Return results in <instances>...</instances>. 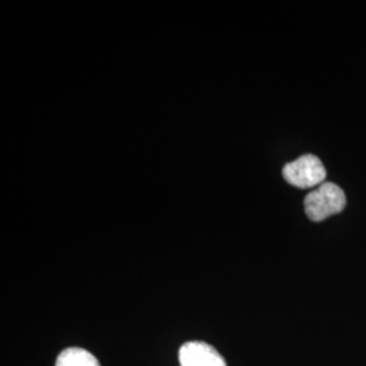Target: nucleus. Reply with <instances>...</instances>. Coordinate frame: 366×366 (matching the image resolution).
<instances>
[{"mask_svg":"<svg viewBox=\"0 0 366 366\" xmlns=\"http://www.w3.org/2000/svg\"><path fill=\"white\" fill-rule=\"evenodd\" d=\"M346 207V196L338 184L325 182L304 199V208L310 220L323 222L338 214Z\"/></svg>","mask_w":366,"mask_h":366,"instance_id":"f257e3e1","label":"nucleus"},{"mask_svg":"<svg viewBox=\"0 0 366 366\" xmlns=\"http://www.w3.org/2000/svg\"><path fill=\"white\" fill-rule=\"evenodd\" d=\"M282 175L285 181L299 189H311L315 186L323 184L327 177L326 169L322 160L315 155H304L288 163Z\"/></svg>","mask_w":366,"mask_h":366,"instance_id":"f03ea898","label":"nucleus"},{"mask_svg":"<svg viewBox=\"0 0 366 366\" xmlns=\"http://www.w3.org/2000/svg\"><path fill=\"white\" fill-rule=\"evenodd\" d=\"M178 358L181 366H227L222 354L209 343L201 340L183 343Z\"/></svg>","mask_w":366,"mask_h":366,"instance_id":"7ed1b4c3","label":"nucleus"},{"mask_svg":"<svg viewBox=\"0 0 366 366\" xmlns=\"http://www.w3.org/2000/svg\"><path fill=\"white\" fill-rule=\"evenodd\" d=\"M56 366H101L94 354L81 347H68L59 354Z\"/></svg>","mask_w":366,"mask_h":366,"instance_id":"20e7f679","label":"nucleus"}]
</instances>
